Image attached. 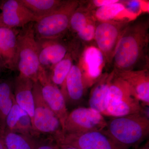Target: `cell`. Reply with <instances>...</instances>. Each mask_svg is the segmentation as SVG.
I'll use <instances>...</instances> for the list:
<instances>
[{
  "label": "cell",
  "instance_id": "obj_7",
  "mask_svg": "<svg viewBox=\"0 0 149 149\" xmlns=\"http://www.w3.org/2000/svg\"><path fill=\"white\" fill-rule=\"evenodd\" d=\"M107 121L103 116L90 107H80L69 112L65 123V133H80L104 130Z\"/></svg>",
  "mask_w": 149,
  "mask_h": 149
},
{
  "label": "cell",
  "instance_id": "obj_30",
  "mask_svg": "<svg viewBox=\"0 0 149 149\" xmlns=\"http://www.w3.org/2000/svg\"><path fill=\"white\" fill-rule=\"evenodd\" d=\"M57 145L58 149H77L76 148H74V147L67 146V145L57 143Z\"/></svg>",
  "mask_w": 149,
  "mask_h": 149
},
{
  "label": "cell",
  "instance_id": "obj_17",
  "mask_svg": "<svg viewBox=\"0 0 149 149\" xmlns=\"http://www.w3.org/2000/svg\"><path fill=\"white\" fill-rule=\"evenodd\" d=\"M17 35L13 29L0 27V56L11 70L16 68Z\"/></svg>",
  "mask_w": 149,
  "mask_h": 149
},
{
  "label": "cell",
  "instance_id": "obj_25",
  "mask_svg": "<svg viewBox=\"0 0 149 149\" xmlns=\"http://www.w3.org/2000/svg\"><path fill=\"white\" fill-rule=\"evenodd\" d=\"M123 2H119L103 6L92 11L96 21H106L114 20L118 15L125 10Z\"/></svg>",
  "mask_w": 149,
  "mask_h": 149
},
{
  "label": "cell",
  "instance_id": "obj_29",
  "mask_svg": "<svg viewBox=\"0 0 149 149\" xmlns=\"http://www.w3.org/2000/svg\"><path fill=\"white\" fill-rule=\"evenodd\" d=\"M90 1L89 2V6L88 7H86V8L89 10L92 11V8H98L103 6L118 2L119 1L118 0H93V1Z\"/></svg>",
  "mask_w": 149,
  "mask_h": 149
},
{
  "label": "cell",
  "instance_id": "obj_4",
  "mask_svg": "<svg viewBox=\"0 0 149 149\" xmlns=\"http://www.w3.org/2000/svg\"><path fill=\"white\" fill-rule=\"evenodd\" d=\"M80 4L79 1H65L56 10L38 19L33 25L36 40H58L64 35L69 29L72 13Z\"/></svg>",
  "mask_w": 149,
  "mask_h": 149
},
{
  "label": "cell",
  "instance_id": "obj_18",
  "mask_svg": "<svg viewBox=\"0 0 149 149\" xmlns=\"http://www.w3.org/2000/svg\"><path fill=\"white\" fill-rule=\"evenodd\" d=\"M140 113L144 114V106L138 99L132 97L109 102L105 116L118 117Z\"/></svg>",
  "mask_w": 149,
  "mask_h": 149
},
{
  "label": "cell",
  "instance_id": "obj_23",
  "mask_svg": "<svg viewBox=\"0 0 149 149\" xmlns=\"http://www.w3.org/2000/svg\"><path fill=\"white\" fill-rule=\"evenodd\" d=\"M71 55L68 53L64 58L58 63L51 70L50 77L52 83L61 90L71 68L73 65Z\"/></svg>",
  "mask_w": 149,
  "mask_h": 149
},
{
  "label": "cell",
  "instance_id": "obj_12",
  "mask_svg": "<svg viewBox=\"0 0 149 149\" xmlns=\"http://www.w3.org/2000/svg\"><path fill=\"white\" fill-rule=\"evenodd\" d=\"M89 87L78 63L72 65L66 77L64 86L61 90L66 104L68 102L76 104L81 101Z\"/></svg>",
  "mask_w": 149,
  "mask_h": 149
},
{
  "label": "cell",
  "instance_id": "obj_3",
  "mask_svg": "<svg viewBox=\"0 0 149 149\" xmlns=\"http://www.w3.org/2000/svg\"><path fill=\"white\" fill-rule=\"evenodd\" d=\"M33 22L22 27L17 36L16 68L19 74L37 81L40 66Z\"/></svg>",
  "mask_w": 149,
  "mask_h": 149
},
{
  "label": "cell",
  "instance_id": "obj_8",
  "mask_svg": "<svg viewBox=\"0 0 149 149\" xmlns=\"http://www.w3.org/2000/svg\"><path fill=\"white\" fill-rule=\"evenodd\" d=\"M37 81L40 83L44 100L58 118L63 131L65 123L69 112L61 90L52 83L47 70L41 67L38 73Z\"/></svg>",
  "mask_w": 149,
  "mask_h": 149
},
{
  "label": "cell",
  "instance_id": "obj_27",
  "mask_svg": "<svg viewBox=\"0 0 149 149\" xmlns=\"http://www.w3.org/2000/svg\"><path fill=\"white\" fill-rule=\"evenodd\" d=\"M96 21L91 22L82 30L77 33L78 38L83 42H90L94 41L96 29Z\"/></svg>",
  "mask_w": 149,
  "mask_h": 149
},
{
  "label": "cell",
  "instance_id": "obj_31",
  "mask_svg": "<svg viewBox=\"0 0 149 149\" xmlns=\"http://www.w3.org/2000/svg\"><path fill=\"white\" fill-rule=\"evenodd\" d=\"M0 149H8L2 135L0 134Z\"/></svg>",
  "mask_w": 149,
  "mask_h": 149
},
{
  "label": "cell",
  "instance_id": "obj_15",
  "mask_svg": "<svg viewBox=\"0 0 149 149\" xmlns=\"http://www.w3.org/2000/svg\"><path fill=\"white\" fill-rule=\"evenodd\" d=\"M34 82L28 77L19 74L14 84V96L16 103L33 120L35 109L33 93Z\"/></svg>",
  "mask_w": 149,
  "mask_h": 149
},
{
  "label": "cell",
  "instance_id": "obj_2",
  "mask_svg": "<svg viewBox=\"0 0 149 149\" xmlns=\"http://www.w3.org/2000/svg\"><path fill=\"white\" fill-rule=\"evenodd\" d=\"M105 130L119 148L136 149L148 137L149 117L142 113L113 117Z\"/></svg>",
  "mask_w": 149,
  "mask_h": 149
},
{
  "label": "cell",
  "instance_id": "obj_1",
  "mask_svg": "<svg viewBox=\"0 0 149 149\" xmlns=\"http://www.w3.org/2000/svg\"><path fill=\"white\" fill-rule=\"evenodd\" d=\"M149 21L143 17L130 22L120 37L113 58V70H136L141 65L148 69Z\"/></svg>",
  "mask_w": 149,
  "mask_h": 149
},
{
  "label": "cell",
  "instance_id": "obj_19",
  "mask_svg": "<svg viewBox=\"0 0 149 149\" xmlns=\"http://www.w3.org/2000/svg\"><path fill=\"white\" fill-rule=\"evenodd\" d=\"M113 72L109 83V102L119 101L132 97L137 98L135 91L129 84L117 76L113 70Z\"/></svg>",
  "mask_w": 149,
  "mask_h": 149
},
{
  "label": "cell",
  "instance_id": "obj_21",
  "mask_svg": "<svg viewBox=\"0 0 149 149\" xmlns=\"http://www.w3.org/2000/svg\"><path fill=\"white\" fill-rule=\"evenodd\" d=\"M20 1L38 19L56 10L65 1L61 0H20Z\"/></svg>",
  "mask_w": 149,
  "mask_h": 149
},
{
  "label": "cell",
  "instance_id": "obj_6",
  "mask_svg": "<svg viewBox=\"0 0 149 149\" xmlns=\"http://www.w3.org/2000/svg\"><path fill=\"white\" fill-rule=\"evenodd\" d=\"M130 21L125 19L96 21L94 41L106 62H112L116 49Z\"/></svg>",
  "mask_w": 149,
  "mask_h": 149
},
{
  "label": "cell",
  "instance_id": "obj_5",
  "mask_svg": "<svg viewBox=\"0 0 149 149\" xmlns=\"http://www.w3.org/2000/svg\"><path fill=\"white\" fill-rule=\"evenodd\" d=\"M33 93L35 109L32 125L34 136L37 138L42 135L57 142L64 135L62 126L58 118L44 100L38 81L34 83Z\"/></svg>",
  "mask_w": 149,
  "mask_h": 149
},
{
  "label": "cell",
  "instance_id": "obj_22",
  "mask_svg": "<svg viewBox=\"0 0 149 149\" xmlns=\"http://www.w3.org/2000/svg\"><path fill=\"white\" fill-rule=\"evenodd\" d=\"M2 136L8 149H34L36 138L14 132L6 131Z\"/></svg>",
  "mask_w": 149,
  "mask_h": 149
},
{
  "label": "cell",
  "instance_id": "obj_20",
  "mask_svg": "<svg viewBox=\"0 0 149 149\" xmlns=\"http://www.w3.org/2000/svg\"><path fill=\"white\" fill-rule=\"evenodd\" d=\"M12 86L7 81L0 83V134L3 135L6 128L7 116L14 101Z\"/></svg>",
  "mask_w": 149,
  "mask_h": 149
},
{
  "label": "cell",
  "instance_id": "obj_32",
  "mask_svg": "<svg viewBox=\"0 0 149 149\" xmlns=\"http://www.w3.org/2000/svg\"><path fill=\"white\" fill-rule=\"evenodd\" d=\"M135 149H149V141H147L143 146H141V147H138Z\"/></svg>",
  "mask_w": 149,
  "mask_h": 149
},
{
  "label": "cell",
  "instance_id": "obj_26",
  "mask_svg": "<svg viewBox=\"0 0 149 149\" xmlns=\"http://www.w3.org/2000/svg\"><path fill=\"white\" fill-rule=\"evenodd\" d=\"M26 114L27 113L16 103L14 100L13 106L6 119L4 133L6 131H14L19 118L22 116Z\"/></svg>",
  "mask_w": 149,
  "mask_h": 149
},
{
  "label": "cell",
  "instance_id": "obj_28",
  "mask_svg": "<svg viewBox=\"0 0 149 149\" xmlns=\"http://www.w3.org/2000/svg\"><path fill=\"white\" fill-rule=\"evenodd\" d=\"M36 138L34 149H58L57 145L53 139L49 137Z\"/></svg>",
  "mask_w": 149,
  "mask_h": 149
},
{
  "label": "cell",
  "instance_id": "obj_9",
  "mask_svg": "<svg viewBox=\"0 0 149 149\" xmlns=\"http://www.w3.org/2000/svg\"><path fill=\"white\" fill-rule=\"evenodd\" d=\"M56 143L77 149H120L105 129L84 133H65Z\"/></svg>",
  "mask_w": 149,
  "mask_h": 149
},
{
  "label": "cell",
  "instance_id": "obj_11",
  "mask_svg": "<svg viewBox=\"0 0 149 149\" xmlns=\"http://www.w3.org/2000/svg\"><path fill=\"white\" fill-rule=\"evenodd\" d=\"M105 63L103 55L97 47L89 46L83 52L78 63L89 87L101 77Z\"/></svg>",
  "mask_w": 149,
  "mask_h": 149
},
{
  "label": "cell",
  "instance_id": "obj_16",
  "mask_svg": "<svg viewBox=\"0 0 149 149\" xmlns=\"http://www.w3.org/2000/svg\"><path fill=\"white\" fill-rule=\"evenodd\" d=\"M110 74H102L94 84L89 100V107L105 116L109 103V91L110 81L112 76Z\"/></svg>",
  "mask_w": 149,
  "mask_h": 149
},
{
  "label": "cell",
  "instance_id": "obj_10",
  "mask_svg": "<svg viewBox=\"0 0 149 149\" xmlns=\"http://www.w3.org/2000/svg\"><path fill=\"white\" fill-rule=\"evenodd\" d=\"M0 27L13 29L24 27L35 22L38 18L21 2L20 0H7L2 4Z\"/></svg>",
  "mask_w": 149,
  "mask_h": 149
},
{
  "label": "cell",
  "instance_id": "obj_14",
  "mask_svg": "<svg viewBox=\"0 0 149 149\" xmlns=\"http://www.w3.org/2000/svg\"><path fill=\"white\" fill-rule=\"evenodd\" d=\"M114 71L115 74L129 84L135 91L142 105L149 106V74L148 69Z\"/></svg>",
  "mask_w": 149,
  "mask_h": 149
},
{
  "label": "cell",
  "instance_id": "obj_13",
  "mask_svg": "<svg viewBox=\"0 0 149 149\" xmlns=\"http://www.w3.org/2000/svg\"><path fill=\"white\" fill-rule=\"evenodd\" d=\"M40 66L51 70L68 53V49L58 40H37Z\"/></svg>",
  "mask_w": 149,
  "mask_h": 149
},
{
  "label": "cell",
  "instance_id": "obj_24",
  "mask_svg": "<svg viewBox=\"0 0 149 149\" xmlns=\"http://www.w3.org/2000/svg\"><path fill=\"white\" fill-rule=\"evenodd\" d=\"M96 21L92 13L89 10L81 4L72 13L70 21L69 28L72 32L77 34L85 28L91 22Z\"/></svg>",
  "mask_w": 149,
  "mask_h": 149
}]
</instances>
